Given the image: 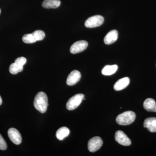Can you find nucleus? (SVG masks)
<instances>
[{
	"mask_svg": "<svg viewBox=\"0 0 156 156\" xmlns=\"http://www.w3.org/2000/svg\"><path fill=\"white\" fill-rule=\"evenodd\" d=\"M34 105L35 108L40 112L44 113L47 111L48 101L46 93L43 92H38L35 97Z\"/></svg>",
	"mask_w": 156,
	"mask_h": 156,
	"instance_id": "obj_1",
	"label": "nucleus"
},
{
	"mask_svg": "<svg viewBox=\"0 0 156 156\" xmlns=\"http://www.w3.org/2000/svg\"><path fill=\"white\" fill-rule=\"evenodd\" d=\"M136 119L135 113L132 111L124 112L119 115L116 118V122L121 126H128L134 122Z\"/></svg>",
	"mask_w": 156,
	"mask_h": 156,
	"instance_id": "obj_2",
	"label": "nucleus"
},
{
	"mask_svg": "<svg viewBox=\"0 0 156 156\" xmlns=\"http://www.w3.org/2000/svg\"><path fill=\"white\" fill-rule=\"evenodd\" d=\"M84 95L83 94H78L69 98L66 105V108L69 110H73L80 105L83 100Z\"/></svg>",
	"mask_w": 156,
	"mask_h": 156,
	"instance_id": "obj_3",
	"label": "nucleus"
},
{
	"mask_svg": "<svg viewBox=\"0 0 156 156\" xmlns=\"http://www.w3.org/2000/svg\"><path fill=\"white\" fill-rule=\"evenodd\" d=\"M104 19L101 15H95L89 17L85 23V26L88 28H94L103 24Z\"/></svg>",
	"mask_w": 156,
	"mask_h": 156,
	"instance_id": "obj_4",
	"label": "nucleus"
},
{
	"mask_svg": "<svg viewBox=\"0 0 156 156\" xmlns=\"http://www.w3.org/2000/svg\"><path fill=\"white\" fill-rule=\"evenodd\" d=\"M102 144L103 141L100 137L94 136L89 140L88 142V149L91 152H95L100 149Z\"/></svg>",
	"mask_w": 156,
	"mask_h": 156,
	"instance_id": "obj_5",
	"label": "nucleus"
},
{
	"mask_svg": "<svg viewBox=\"0 0 156 156\" xmlns=\"http://www.w3.org/2000/svg\"><path fill=\"white\" fill-rule=\"evenodd\" d=\"M88 46V42L85 41H78L74 43L70 49L71 53L73 54L81 53L86 50Z\"/></svg>",
	"mask_w": 156,
	"mask_h": 156,
	"instance_id": "obj_6",
	"label": "nucleus"
},
{
	"mask_svg": "<svg viewBox=\"0 0 156 156\" xmlns=\"http://www.w3.org/2000/svg\"><path fill=\"white\" fill-rule=\"evenodd\" d=\"M115 139L121 145L128 146L131 144V140L122 131H118L116 132Z\"/></svg>",
	"mask_w": 156,
	"mask_h": 156,
	"instance_id": "obj_7",
	"label": "nucleus"
},
{
	"mask_svg": "<svg viewBox=\"0 0 156 156\" xmlns=\"http://www.w3.org/2000/svg\"><path fill=\"white\" fill-rule=\"evenodd\" d=\"M8 135L11 141L16 145H19L22 141V137L19 131L15 128H11L8 131Z\"/></svg>",
	"mask_w": 156,
	"mask_h": 156,
	"instance_id": "obj_8",
	"label": "nucleus"
},
{
	"mask_svg": "<svg viewBox=\"0 0 156 156\" xmlns=\"http://www.w3.org/2000/svg\"><path fill=\"white\" fill-rule=\"evenodd\" d=\"M81 77V73L80 72L76 70H73L68 76L66 84L68 86H73L80 80Z\"/></svg>",
	"mask_w": 156,
	"mask_h": 156,
	"instance_id": "obj_9",
	"label": "nucleus"
},
{
	"mask_svg": "<svg viewBox=\"0 0 156 156\" xmlns=\"http://www.w3.org/2000/svg\"><path fill=\"white\" fill-rule=\"evenodd\" d=\"M118 38V32L116 30H112L107 34L104 39V41L107 45L111 44L117 41Z\"/></svg>",
	"mask_w": 156,
	"mask_h": 156,
	"instance_id": "obj_10",
	"label": "nucleus"
},
{
	"mask_svg": "<svg viewBox=\"0 0 156 156\" xmlns=\"http://www.w3.org/2000/svg\"><path fill=\"white\" fill-rule=\"evenodd\" d=\"M130 83V79L128 77H124L119 80L114 86L115 91H119L125 89Z\"/></svg>",
	"mask_w": 156,
	"mask_h": 156,
	"instance_id": "obj_11",
	"label": "nucleus"
},
{
	"mask_svg": "<svg viewBox=\"0 0 156 156\" xmlns=\"http://www.w3.org/2000/svg\"><path fill=\"white\" fill-rule=\"evenodd\" d=\"M144 128H147L151 132H156V118L150 117L144 120Z\"/></svg>",
	"mask_w": 156,
	"mask_h": 156,
	"instance_id": "obj_12",
	"label": "nucleus"
},
{
	"mask_svg": "<svg viewBox=\"0 0 156 156\" xmlns=\"http://www.w3.org/2000/svg\"><path fill=\"white\" fill-rule=\"evenodd\" d=\"M60 0H44L42 3V7L46 9H56L60 6Z\"/></svg>",
	"mask_w": 156,
	"mask_h": 156,
	"instance_id": "obj_13",
	"label": "nucleus"
},
{
	"mask_svg": "<svg viewBox=\"0 0 156 156\" xmlns=\"http://www.w3.org/2000/svg\"><path fill=\"white\" fill-rule=\"evenodd\" d=\"M70 131L68 128L66 127H61L56 132V137L59 140H63L69 134Z\"/></svg>",
	"mask_w": 156,
	"mask_h": 156,
	"instance_id": "obj_14",
	"label": "nucleus"
},
{
	"mask_svg": "<svg viewBox=\"0 0 156 156\" xmlns=\"http://www.w3.org/2000/svg\"><path fill=\"white\" fill-rule=\"evenodd\" d=\"M118 69L117 65L105 66L101 71V73L105 76L112 75L116 73Z\"/></svg>",
	"mask_w": 156,
	"mask_h": 156,
	"instance_id": "obj_15",
	"label": "nucleus"
},
{
	"mask_svg": "<svg viewBox=\"0 0 156 156\" xmlns=\"http://www.w3.org/2000/svg\"><path fill=\"white\" fill-rule=\"evenodd\" d=\"M156 104L155 101L153 98H147L144 102V108L147 111L153 112Z\"/></svg>",
	"mask_w": 156,
	"mask_h": 156,
	"instance_id": "obj_16",
	"label": "nucleus"
},
{
	"mask_svg": "<svg viewBox=\"0 0 156 156\" xmlns=\"http://www.w3.org/2000/svg\"><path fill=\"white\" fill-rule=\"evenodd\" d=\"M23 69V67L14 62L10 65L9 72L12 74H17L18 73L22 72Z\"/></svg>",
	"mask_w": 156,
	"mask_h": 156,
	"instance_id": "obj_17",
	"label": "nucleus"
},
{
	"mask_svg": "<svg viewBox=\"0 0 156 156\" xmlns=\"http://www.w3.org/2000/svg\"><path fill=\"white\" fill-rule=\"evenodd\" d=\"M23 41L26 44H33L36 42L34 37L32 34H27L22 37Z\"/></svg>",
	"mask_w": 156,
	"mask_h": 156,
	"instance_id": "obj_18",
	"label": "nucleus"
},
{
	"mask_svg": "<svg viewBox=\"0 0 156 156\" xmlns=\"http://www.w3.org/2000/svg\"><path fill=\"white\" fill-rule=\"evenodd\" d=\"M34 37L36 41H41L44 38L45 34L43 31L41 30H37L35 31L33 33Z\"/></svg>",
	"mask_w": 156,
	"mask_h": 156,
	"instance_id": "obj_19",
	"label": "nucleus"
},
{
	"mask_svg": "<svg viewBox=\"0 0 156 156\" xmlns=\"http://www.w3.org/2000/svg\"><path fill=\"white\" fill-rule=\"evenodd\" d=\"M27 62L26 58L24 57H20L16 58L14 62L19 65L20 66L23 67V65L25 64Z\"/></svg>",
	"mask_w": 156,
	"mask_h": 156,
	"instance_id": "obj_20",
	"label": "nucleus"
},
{
	"mask_svg": "<svg viewBox=\"0 0 156 156\" xmlns=\"http://www.w3.org/2000/svg\"><path fill=\"white\" fill-rule=\"evenodd\" d=\"M7 144L5 140L3 138V136L0 134V150H5L7 149Z\"/></svg>",
	"mask_w": 156,
	"mask_h": 156,
	"instance_id": "obj_21",
	"label": "nucleus"
},
{
	"mask_svg": "<svg viewBox=\"0 0 156 156\" xmlns=\"http://www.w3.org/2000/svg\"><path fill=\"white\" fill-rule=\"evenodd\" d=\"M2 97L0 96V105L2 104Z\"/></svg>",
	"mask_w": 156,
	"mask_h": 156,
	"instance_id": "obj_22",
	"label": "nucleus"
},
{
	"mask_svg": "<svg viewBox=\"0 0 156 156\" xmlns=\"http://www.w3.org/2000/svg\"><path fill=\"white\" fill-rule=\"evenodd\" d=\"M153 112H156V104L154 108L153 111Z\"/></svg>",
	"mask_w": 156,
	"mask_h": 156,
	"instance_id": "obj_23",
	"label": "nucleus"
},
{
	"mask_svg": "<svg viewBox=\"0 0 156 156\" xmlns=\"http://www.w3.org/2000/svg\"><path fill=\"white\" fill-rule=\"evenodd\" d=\"M1 9H0V14H1Z\"/></svg>",
	"mask_w": 156,
	"mask_h": 156,
	"instance_id": "obj_24",
	"label": "nucleus"
}]
</instances>
